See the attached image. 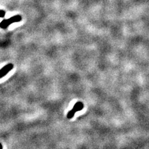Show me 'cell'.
Segmentation results:
<instances>
[{
	"label": "cell",
	"mask_w": 149,
	"mask_h": 149,
	"mask_svg": "<svg viewBox=\"0 0 149 149\" xmlns=\"http://www.w3.org/2000/svg\"><path fill=\"white\" fill-rule=\"evenodd\" d=\"M22 20V17L20 15H16L15 16H13L10 18L8 19H4L0 22V27L1 29H5L13 23L20 22Z\"/></svg>",
	"instance_id": "obj_1"
},
{
	"label": "cell",
	"mask_w": 149,
	"mask_h": 149,
	"mask_svg": "<svg viewBox=\"0 0 149 149\" xmlns=\"http://www.w3.org/2000/svg\"><path fill=\"white\" fill-rule=\"evenodd\" d=\"M13 68V65L12 63H8L5 66L0 69V78L6 76V74Z\"/></svg>",
	"instance_id": "obj_2"
},
{
	"label": "cell",
	"mask_w": 149,
	"mask_h": 149,
	"mask_svg": "<svg viewBox=\"0 0 149 149\" xmlns=\"http://www.w3.org/2000/svg\"><path fill=\"white\" fill-rule=\"evenodd\" d=\"M5 14H6L5 11L0 9V17H3L4 16H5Z\"/></svg>",
	"instance_id": "obj_5"
},
{
	"label": "cell",
	"mask_w": 149,
	"mask_h": 149,
	"mask_svg": "<svg viewBox=\"0 0 149 149\" xmlns=\"http://www.w3.org/2000/svg\"><path fill=\"white\" fill-rule=\"evenodd\" d=\"M0 149H3V146H2L1 143H0Z\"/></svg>",
	"instance_id": "obj_6"
},
{
	"label": "cell",
	"mask_w": 149,
	"mask_h": 149,
	"mask_svg": "<svg viewBox=\"0 0 149 149\" xmlns=\"http://www.w3.org/2000/svg\"><path fill=\"white\" fill-rule=\"evenodd\" d=\"M76 113V112H75V111H74L73 109H72V110H71L70 111V112H68V114H67V118L68 119H71V118H72L73 116H74V114Z\"/></svg>",
	"instance_id": "obj_4"
},
{
	"label": "cell",
	"mask_w": 149,
	"mask_h": 149,
	"mask_svg": "<svg viewBox=\"0 0 149 149\" xmlns=\"http://www.w3.org/2000/svg\"><path fill=\"white\" fill-rule=\"evenodd\" d=\"M83 107H84L83 104L81 102H78L75 104H74L73 109L75 111V112H77V111H81L83 108Z\"/></svg>",
	"instance_id": "obj_3"
}]
</instances>
